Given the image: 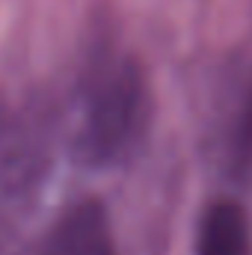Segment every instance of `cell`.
<instances>
[{"label": "cell", "instance_id": "cell-1", "mask_svg": "<svg viewBox=\"0 0 252 255\" xmlns=\"http://www.w3.org/2000/svg\"><path fill=\"white\" fill-rule=\"evenodd\" d=\"M151 119V95L142 68L122 60L107 68L86 101L77 154L89 166H113L136 151Z\"/></svg>", "mask_w": 252, "mask_h": 255}, {"label": "cell", "instance_id": "cell-2", "mask_svg": "<svg viewBox=\"0 0 252 255\" xmlns=\"http://www.w3.org/2000/svg\"><path fill=\"white\" fill-rule=\"evenodd\" d=\"M42 255H116L104 205L86 199L68 208L51 229Z\"/></svg>", "mask_w": 252, "mask_h": 255}, {"label": "cell", "instance_id": "cell-3", "mask_svg": "<svg viewBox=\"0 0 252 255\" xmlns=\"http://www.w3.org/2000/svg\"><path fill=\"white\" fill-rule=\"evenodd\" d=\"M196 255H252V229L244 205L211 202L196 229Z\"/></svg>", "mask_w": 252, "mask_h": 255}, {"label": "cell", "instance_id": "cell-4", "mask_svg": "<svg viewBox=\"0 0 252 255\" xmlns=\"http://www.w3.org/2000/svg\"><path fill=\"white\" fill-rule=\"evenodd\" d=\"M232 169L238 175L252 172V86L247 89L244 107H241L235 130H232Z\"/></svg>", "mask_w": 252, "mask_h": 255}]
</instances>
